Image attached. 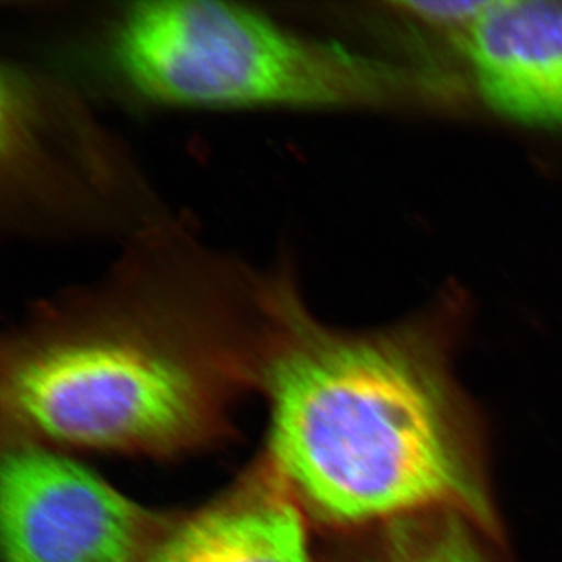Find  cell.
Instances as JSON below:
<instances>
[{"mask_svg": "<svg viewBox=\"0 0 562 562\" xmlns=\"http://www.w3.org/2000/svg\"><path fill=\"white\" fill-rule=\"evenodd\" d=\"M460 46L491 110L562 131V0H491Z\"/></svg>", "mask_w": 562, "mask_h": 562, "instance_id": "5b68a950", "label": "cell"}, {"mask_svg": "<svg viewBox=\"0 0 562 562\" xmlns=\"http://www.w3.org/2000/svg\"><path fill=\"white\" fill-rule=\"evenodd\" d=\"M7 562H138L146 514L74 461L43 450L7 458L0 484Z\"/></svg>", "mask_w": 562, "mask_h": 562, "instance_id": "277c9868", "label": "cell"}, {"mask_svg": "<svg viewBox=\"0 0 562 562\" xmlns=\"http://www.w3.org/2000/svg\"><path fill=\"white\" fill-rule=\"evenodd\" d=\"M268 308L272 452L316 512L342 524L422 508L487 516L427 336L327 330L286 271L269 279Z\"/></svg>", "mask_w": 562, "mask_h": 562, "instance_id": "6da1fadb", "label": "cell"}, {"mask_svg": "<svg viewBox=\"0 0 562 562\" xmlns=\"http://www.w3.org/2000/svg\"><path fill=\"white\" fill-rule=\"evenodd\" d=\"M150 562H310L294 506L279 495L254 494L181 525Z\"/></svg>", "mask_w": 562, "mask_h": 562, "instance_id": "8992f818", "label": "cell"}, {"mask_svg": "<svg viewBox=\"0 0 562 562\" xmlns=\"http://www.w3.org/2000/svg\"><path fill=\"white\" fill-rule=\"evenodd\" d=\"M382 562H486L471 531L458 519L402 532Z\"/></svg>", "mask_w": 562, "mask_h": 562, "instance_id": "52a82bcc", "label": "cell"}, {"mask_svg": "<svg viewBox=\"0 0 562 562\" xmlns=\"http://www.w3.org/2000/svg\"><path fill=\"white\" fill-rule=\"evenodd\" d=\"M490 5L491 0H412L394 7L408 20L431 31L447 33L461 44Z\"/></svg>", "mask_w": 562, "mask_h": 562, "instance_id": "ba28073f", "label": "cell"}, {"mask_svg": "<svg viewBox=\"0 0 562 562\" xmlns=\"http://www.w3.org/2000/svg\"><path fill=\"white\" fill-rule=\"evenodd\" d=\"M116 79L140 101L184 109H452L460 85L314 38L216 0L124 7L106 36Z\"/></svg>", "mask_w": 562, "mask_h": 562, "instance_id": "3957f363", "label": "cell"}, {"mask_svg": "<svg viewBox=\"0 0 562 562\" xmlns=\"http://www.w3.org/2000/svg\"><path fill=\"white\" fill-rule=\"evenodd\" d=\"M220 257L151 228L90 290L61 302L58 327L25 344L10 401L29 428L98 449H154L188 438L205 382L166 325Z\"/></svg>", "mask_w": 562, "mask_h": 562, "instance_id": "7a4b0ae2", "label": "cell"}]
</instances>
